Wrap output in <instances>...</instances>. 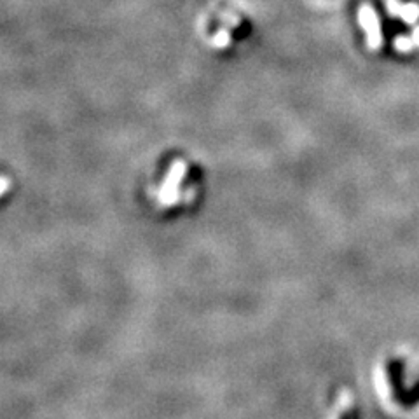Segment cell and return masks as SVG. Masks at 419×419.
I'll use <instances>...</instances> for the list:
<instances>
[{"mask_svg": "<svg viewBox=\"0 0 419 419\" xmlns=\"http://www.w3.org/2000/svg\"><path fill=\"white\" fill-rule=\"evenodd\" d=\"M203 182L189 161L177 157L152 182H147L145 194L150 206L163 215L184 213L198 205Z\"/></svg>", "mask_w": 419, "mask_h": 419, "instance_id": "1", "label": "cell"}, {"mask_svg": "<svg viewBox=\"0 0 419 419\" xmlns=\"http://www.w3.org/2000/svg\"><path fill=\"white\" fill-rule=\"evenodd\" d=\"M358 23L367 37V48L371 51H379L383 48V30L381 21H379L378 13L371 4H361L358 7Z\"/></svg>", "mask_w": 419, "mask_h": 419, "instance_id": "2", "label": "cell"}, {"mask_svg": "<svg viewBox=\"0 0 419 419\" xmlns=\"http://www.w3.org/2000/svg\"><path fill=\"white\" fill-rule=\"evenodd\" d=\"M400 18H402L404 23L416 25L419 20V4L416 2L404 4V9H402V14H400Z\"/></svg>", "mask_w": 419, "mask_h": 419, "instance_id": "3", "label": "cell"}, {"mask_svg": "<svg viewBox=\"0 0 419 419\" xmlns=\"http://www.w3.org/2000/svg\"><path fill=\"white\" fill-rule=\"evenodd\" d=\"M211 46L217 49H227L231 46V32L227 28H220L217 34L211 37Z\"/></svg>", "mask_w": 419, "mask_h": 419, "instance_id": "4", "label": "cell"}, {"mask_svg": "<svg viewBox=\"0 0 419 419\" xmlns=\"http://www.w3.org/2000/svg\"><path fill=\"white\" fill-rule=\"evenodd\" d=\"M393 46L399 53H411L416 48V42L413 41V37H407V35H397Z\"/></svg>", "mask_w": 419, "mask_h": 419, "instance_id": "5", "label": "cell"}, {"mask_svg": "<svg viewBox=\"0 0 419 419\" xmlns=\"http://www.w3.org/2000/svg\"><path fill=\"white\" fill-rule=\"evenodd\" d=\"M404 9V4L400 0H386V11L390 18H400Z\"/></svg>", "mask_w": 419, "mask_h": 419, "instance_id": "6", "label": "cell"}, {"mask_svg": "<svg viewBox=\"0 0 419 419\" xmlns=\"http://www.w3.org/2000/svg\"><path fill=\"white\" fill-rule=\"evenodd\" d=\"M222 18H225V20H227V21H229V23H231V25H232V27H238V25H239V20H238V18H236V16H232V14H231V13L224 14V16H222Z\"/></svg>", "mask_w": 419, "mask_h": 419, "instance_id": "7", "label": "cell"}, {"mask_svg": "<svg viewBox=\"0 0 419 419\" xmlns=\"http://www.w3.org/2000/svg\"><path fill=\"white\" fill-rule=\"evenodd\" d=\"M411 37H413V41L416 42V46H419V25H418V27H414L413 35H411Z\"/></svg>", "mask_w": 419, "mask_h": 419, "instance_id": "8", "label": "cell"}]
</instances>
